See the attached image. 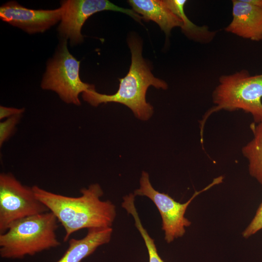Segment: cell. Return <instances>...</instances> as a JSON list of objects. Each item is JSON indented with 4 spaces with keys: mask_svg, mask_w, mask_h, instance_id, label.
Listing matches in <instances>:
<instances>
[{
    "mask_svg": "<svg viewBox=\"0 0 262 262\" xmlns=\"http://www.w3.org/2000/svg\"><path fill=\"white\" fill-rule=\"evenodd\" d=\"M32 188L36 198L63 227L64 242L82 229L112 228L116 215V208L111 201L100 199L103 192L98 183L81 189V196L78 197L55 194L37 185Z\"/></svg>",
    "mask_w": 262,
    "mask_h": 262,
    "instance_id": "obj_1",
    "label": "cell"
},
{
    "mask_svg": "<svg viewBox=\"0 0 262 262\" xmlns=\"http://www.w3.org/2000/svg\"><path fill=\"white\" fill-rule=\"evenodd\" d=\"M128 44L131 54V62L125 77L119 79V87L113 95L98 93L95 87L82 93L84 100L96 107L101 103L116 102L124 104L139 119L146 120L153 113V107L146 101V93L150 85L166 89L167 83L154 76L149 65L142 55L141 42L135 37H130Z\"/></svg>",
    "mask_w": 262,
    "mask_h": 262,
    "instance_id": "obj_2",
    "label": "cell"
},
{
    "mask_svg": "<svg viewBox=\"0 0 262 262\" xmlns=\"http://www.w3.org/2000/svg\"><path fill=\"white\" fill-rule=\"evenodd\" d=\"M58 221L50 211L15 221L0 234V257L20 259L59 246Z\"/></svg>",
    "mask_w": 262,
    "mask_h": 262,
    "instance_id": "obj_3",
    "label": "cell"
},
{
    "mask_svg": "<svg viewBox=\"0 0 262 262\" xmlns=\"http://www.w3.org/2000/svg\"><path fill=\"white\" fill-rule=\"evenodd\" d=\"M212 97L214 105L206 112L200 122L201 138L206 120L220 110H242L252 115L255 123L262 121V74L251 75L243 69L222 75Z\"/></svg>",
    "mask_w": 262,
    "mask_h": 262,
    "instance_id": "obj_4",
    "label": "cell"
},
{
    "mask_svg": "<svg viewBox=\"0 0 262 262\" xmlns=\"http://www.w3.org/2000/svg\"><path fill=\"white\" fill-rule=\"evenodd\" d=\"M80 67V61L69 52L67 40L63 39L55 55L48 61L41 88L56 92L66 103L80 105V94L95 87L82 81Z\"/></svg>",
    "mask_w": 262,
    "mask_h": 262,
    "instance_id": "obj_5",
    "label": "cell"
},
{
    "mask_svg": "<svg viewBox=\"0 0 262 262\" xmlns=\"http://www.w3.org/2000/svg\"><path fill=\"white\" fill-rule=\"evenodd\" d=\"M32 187L22 184L10 173L0 174V234L19 219L49 212Z\"/></svg>",
    "mask_w": 262,
    "mask_h": 262,
    "instance_id": "obj_6",
    "label": "cell"
},
{
    "mask_svg": "<svg viewBox=\"0 0 262 262\" xmlns=\"http://www.w3.org/2000/svg\"><path fill=\"white\" fill-rule=\"evenodd\" d=\"M222 179V177L215 179L204 189L196 191L187 202L181 203L168 195L156 190L150 182L148 174L143 171L140 180V188L135 190L133 194L135 196H146L154 203L161 216L164 239L167 243H170L175 239L182 237L185 233V228L191 225V222L184 215L192 201L201 193L220 183Z\"/></svg>",
    "mask_w": 262,
    "mask_h": 262,
    "instance_id": "obj_7",
    "label": "cell"
},
{
    "mask_svg": "<svg viewBox=\"0 0 262 262\" xmlns=\"http://www.w3.org/2000/svg\"><path fill=\"white\" fill-rule=\"evenodd\" d=\"M62 9L58 31L63 39H69L71 45L82 42L81 29L85 21L93 14L102 11L120 12L141 22L142 16L133 10L122 8L107 0H66L60 2Z\"/></svg>",
    "mask_w": 262,
    "mask_h": 262,
    "instance_id": "obj_8",
    "label": "cell"
},
{
    "mask_svg": "<svg viewBox=\"0 0 262 262\" xmlns=\"http://www.w3.org/2000/svg\"><path fill=\"white\" fill-rule=\"evenodd\" d=\"M62 9L35 10L27 8L15 1L0 7V18L29 34L42 33L61 21Z\"/></svg>",
    "mask_w": 262,
    "mask_h": 262,
    "instance_id": "obj_9",
    "label": "cell"
},
{
    "mask_svg": "<svg viewBox=\"0 0 262 262\" xmlns=\"http://www.w3.org/2000/svg\"><path fill=\"white\" fill-rule=\"evenodd\" d=\"M232 4V18L225 30L245 39L262 41V8L244 0H233Z\"/></svg>",
    "mask_w": 262,
    "mask_h": 262,
    "instance_id": "obj_10",
    "label": "cell"
},
{
    "mask_svg": "<svg viewBox=\"0 0 262 262\" xmlns=\"http://www.w3.org/2000/svg\"><path fill=\"white\" fill-rule=\"evenodd\" d=\"M87 230L83 238L69 240L67 250L56 262H81L99 246L108 243L111 240L112 228H91Z\"/></svg>",
    "mask_w": 262,
    "mask_h": 262,
    "instance_id": "obj_11",
    "label": "cell"
},
{
    "mask_svg": "<svg viewBox=\"0 0 262 262\" xmlns=\"http://www.w3.org/2000/svg\"><path fill=\"white\" fill-rule=\"evenodd\" d=\"M132 10L142 15V19L155 22L167 36L176 27L181 28L182 20L168 7L165 0H129Z\"/></svg>",
    "mask_w": 262,
    "mask_h": 262,
    "instance_id": "obj_12",
    "label": "cell"
},
{
    "mask_svg": "<svg viewBox=\"0 0 262 262\" xmlns=\"http://www.w3.org/2000/svg\"><path fill=\"white\" fill-rule=\"evenodd\" d=\"M251 125L253 138L243 147V155L248 161L250 174L262 185V121Z\"/></svg>",
    "mask_w": 262,
    "mask_h": 262,
    "instance_id": "obj_13",
    "label": "cell"
},
{
    "mask_svg": "<svg viewBox=\"0 0 262 262\" xmlns=\"http://www.w3.org/2000/svg\"><path fill=\"white\" fill-rule=\"evenodd\" d=\"M165 3L171 11L183 22L182 32L189 38L200 43H208L212 41L215 33L210 31L206 26H198L194 24L184 13L186 0H165Z\"/></svg>",
    "mask_w": 262,
    "mask_h": 262,
    "instance_id": "obj_14",
    "label": "cell"
},
{
    "mask_svg": "<svg viewBox=\"0 0 262 262\" xmlns=\"http://www.w3.org/2000/svg\"><path fill=\"white\" fill-rule=\"evenodd\" d=\"M135 196L133 194H130L123 197L122 207L128 213L131 214L134 219L135 226L141 234L147 247L149 262H164L158 253L154 240L149 236L147 230L142 225L135 206Z\"/></svg>",
    "mask_w": 262,
    "mask_h": 262,
    "instance_id": "obj_15",
    "label": "cell"
},
{
    "mask_svg": "<svg viewBox=\"0 0 262 262\" xmlns=\"http://www.w3.org/2000/svg\"><path fill=\"white\" fill-rule=\"evenodd\" d=\"M22 115H17L7 118L0 123V146L13 134L16 125L19 122Z\"/></svg>",
    "mask_w": 262,
    "mask_h": 262,
    "instance_id": "obj_16",
    "label": "cell"
},
{
    "mask_svg": "<svg viewBox=\"0 0 262 262\" xmlns=\"http://www.w3.org/2000/svg\"><path fill=\"white\" fill-rule=\"evenodd\" d=\"M262 229V203L250 223L243 232V236L248 238Z\"/></svg>",
    "mask_w": 262,
    "mask_h": 262,
    "instance_id": "obj_17",
    "label": "cell"
},
{
    "mask_svg": "<svg viewBox=\"0 0 262 262\" xmlns=\"http://www.w3.org/2000/svg\"><path fill=\"white\" fill-rule=\"evenodd\" d=\"M24 108H16L13 107H7L3 106H0V119L5 118H9L17 115H22L24 112Z\"/></svg>",
    "mask_w": 262,
    "mask_h": 262,
    "instance_id": "obj_18",
    "label": "cell"
},
{
    "mask_svg": "<svg viewBox=\"0 0 262 262\" xmlns=\"http://www.w3.org/2000/svg\"><path fill=\"white\" fill-rule=\"evenodd\" d=\"M245 2L254 6L262 8V0H244Z\"/></svg>",
    "mask_w": 262,
    "mask_h": 262,
    "instance_id": "obj_19",
    "label": "cell"
}]
</instances>
